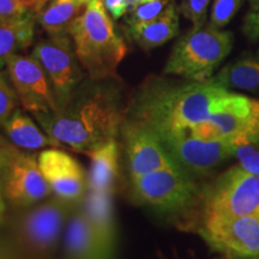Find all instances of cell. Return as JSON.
Masks as SVG:
<instances>
[{
    "instance_id": "e575fe53",
    "label": "cell",
    "mask_w": 259,
    "mask_h": 259,
    "mask_svg": "<svg viewBox=\"0 0 259 259\" xmlns=\"http://www.w3.org/2000/svg\"><path fill=\"white\" fill-rule=\"evenodd\" d=\"M19 2H21L23 5L27 6L28 9H30L32 12H34L35 6H36V0H19Z\"/></svg>"
},
{
    "instance_id": "5b68a950",
    "label": "cell",
    "mask_w": 259,
    "mask_h": 259,
    "mask_svg": "<svg viewBox=\"0 0 259 259\" xmlns=\"http://www.w3.org/2000/svg\"><path fill=\"white\" fill-rule=\"evenodd\" d=\"M234 36L211 24L193 25L170 52L163 73L186 80L206 82L231 53Z\"/></svg>"
},
{
    "instance_id": "83f0119b",
    "label": "cell",
    "mask_w": 259,
    "mask_h": 259,
    "mask_svg": "<svg viewBox=\"0 0 259 259\" xmlns=\"http://www.w3.org/2000/svg\"><path fill=\"white\" fill-rule=\"evenodd\" d=\"M211 0H183L180 11L187 19L192 22L193 25L205 24L206 11Z\"/></svg>"
},
{
    "instance_id": "f1b7e54d",
    "label": "cell",
    "mask_w": 259,
    "mask_h": 259,
    "mask_svg": "<svg viewBox=\"0 0 259 259\" xmlns=\"http://www.w3.org/2000/svg\"><path fill=\"white\" fill-rule=\"evenodd\" d=\"M242 31L250 41L259 40V0L251 2V9L244 18Z\"/></svg>"
},
{
    "instance_id": "2e32d148",
    "label": "cell",
    "mask_w": 259,
    "mask_h": 259,
    "mask_svg": "<svg viewBox=\"0 0 259 259\" xmlns=\"http://www.w3.org/2000/svg\"><path fill=\"white\" fill-rule=\"evenodd\" d=\"M95 233L103 259H113L116 245V227L113 210V193L87 191L80 200Z\"/></svg>"
},
{
    "instance_id": "ffe728a7",
    "label": "cell",
    "mask_w": 259,
    "mask_h": 259,
    "mask_svg": "<svg viewBox=\"0 0 259 259\" xmlns=\"http://www.w3.org/2000/svg\"><path fill=\"white\" fill-rule=\"evenodd\" d=\"M131 40L142 50L150 51L176 37L179 32V15L174 0H170L164 11L149 23L127 28Z\"/></svg>"
},
{
    "instance_id": "f35d334b",
    "label": "cell",
    "mask_w": 259,
    "mask_h": 259,
    "mask_svg": "<svg viewBox=\"0 0 259 259\" xmlns=\"http://www.w3.org/2000/svg\"><path fill=\"white\" fill-rule=\"evenodd\" d=\"M147 2H156V0H143L142 3H147Z\"/></svg>"
},
{
    "instance_id": "e0dca14e",
    "label": "cell",
    "mask_w": 259,
    "mask_h": 259,
    "mask_svg": "<svg viewBox=\"0 0 259 259\" xmlns=\"http://www.w3.org/2000/svg\"><path fill=\"white\" fill-rule=\"evenodd\" d=\"M90 158L88 191L100 193H114L121 167L119 138L87 154Z\"/></svg>"
},
{
    "instance_id": "7a4b0ae2",
    "label": "cell",
    "mask_w": 259,
    "mask_h": 259,
    "mask_svg": "<svg viewBox=\"0 0 259 259\" xmlns=\"http://www.w3.org/2000/svg\"><path fill=\"white\" fill-rule=\"evenodd\" d=\"M127 103L108 80L84 79L59 111L32 115L42 130L65 148L88 154L119 138Z\"/></svg>"
},
{
    "instance_id": "9c48e42d",
    "label": "cell",
    "mask_w": 259,
    "mask_h": 259,
    "mask_svg": "<svg viewBox=\"0 0 259 259\" xmlns=\"http://www.w3.org/2000/svg\"><path fill=\"white\" fill-rule=\"evenodd\" d=\"M197 232L212 251L226 259L259 257V215H202Z\"/></svg>"
},
{
    "instance_id": "8fae6325",
    "label": "cell",
    "mask_w": 259,
    "mask_h": 259,
    "mask_svg": "<svg viewBox=\"0 0 259 259\" xmlns=\"http://www.w3.org/2000/svg\"><path fill=\"white\" fill-rule=\"evenodd\" d=\"M119 144L127 180L177 166L153 131L126 116L119 132Z\"/></svg>"
},
{
    "instance_id": "8992f818",
    "label": "cell",
    "mask_w": 259,
    "mask_h": 259,
    "mask_svg": "<svg viewBox=\"0 0 259 259\" xmlns=\"http://www.w3.org/2000/svg\"><path fill=\"white\" fill-rule=\"evenodd\" d=\"M128 194L137 205L167 215L190 211L202 196L193 177L178 166L128 179Z\"/></svg>"
},
{
    "instance_id": "4fadbf2b",
    "label": "cell",
    "mask_w": 259,
    "mask_h": 259,
    "mask_svg": "<svg viewBox=\"0 0 259 259\" xmlns=\"http://www.w3.org/2000/svg\"><path fill=\"white\" fill-rule=\"evenodd\" d=\"M162 144L178 167L191 177L205 176L233 157L235 145L226 141H202L189 134L162 139Z\"/></svg>"
},
{
    "instance_id": "6da1fadb",
    "label": "cell",
    "mask_w": 259,
    "mask_h": 259,
    "mask_svg": "<svg viewBox=\"0 0 259 259\" xmlns=\"http://www.w3.org/2000/svg\"><path fill=\"white\" fill-rule=\"evenodd\" d=\"M235 94L209 82L150 79L127 103L126 118L145 126L162 141L209 120Z\"/></svg>"
},
{
    "instance_id": "7c38bea8",
    "label": "cell",
    "mask_w": 259,
    "mask_h": 259,
    "mask_svg": "<svg viewBox=\"0 0 259 259\" xmlns=\"http://www.w3.org/2000/svg\"><path fill=\"white\" fill-rule=\"evenodd\" d=\"M5 66L25 112L35 115L59 109L47 74L35 58L15 54L9 58Z\"/></svg>"
},
{
    "instance_id": "ba28073f",
    "label": "cell",
    "mask_w": 259,
    "mask_h": 259,
    "mask_svg": "<svg viewBox=\"0 0 259 259\" xmlns=\"http://www.w3.org/2000/svg\"><path fill=\"white\" fill-rule=\"evenodd\" d=\"M203 215H259V176L239 166L229 168L200 196Z\"/></svg>"
},
{
    "instance_id": "44dd1931",
    "label": "cell",
    "mask_w": 259,
    "mask_h": 259,
    "mask_svg": "<svg viewBox=\"0 0 259 259\" xmlns=\"http://www.w3.org/2000/svg\"><path fill=\"white\" fill-rule=\"evenodd\" d=\"M31 14L18 18H0V69L10 57L27 51L32 45L35 21Z\"/></svg>"
},
{
    "instance_id": "d6a6232c",
    "label": "cell",
    "mask_w": 259,
    "mask_h": 259,
    "mask_svg": "<svg viewBox=\"0 0 259 259\" xmlns=\"http://www.w3.org/2000/svg\"><path fill=\"white\" fill-rule=\"evenodd\" d=\"M0 259H16L14 257V254H12V252L10 251L8 245H5L4 248L0 251Z\"/></svg>"
},
{
    "instance_id": "3957f363",
    "label": "cell",
    "mask_w": 259,
    "mask_h": 259,
    "mask_svg": "<svg viewBox=\"0 0 259 259\" xmlns=\"http://www.w3.org/2000/svg\"><path fill=\"white\" fill-rule=\"evenodd\" d=\"M74 53L92 80H119L118 67L127 47L116 34L101 0H89L70 31Z\"/></svg>"
},
{
    "instance_id": "603a6c76",
    "label": "cell",
    "mask_w": 259,
    "mask_h": 259,
    "mask_svg": "<svg viewBox=\"0 0 259 259\" xmlns=\"http://www.w3.org/2000/svg\"><path fill=\"white\" fill-rule=\"evenodd\" d=\"M88 3L84 0H52L37 15V21L50 36L70 35L71 29Z\"/></svg>"
},
{
    "instance_id": "ac0fdd59",
    "label": "cell",
    "mask_w": 259,
    "mask_h": 259,
    "mask_svg": "<svg viewBox=\"0 0 259 259\" xmlns=\"http://www.w3.org/2000/svg\"><path fill=\"white\" fill-rule=\"evenodd\" d=\"M64 231L65 259H103L80 202L70 215Z\"/></svg>"
},
{
    "instance_id": "1f68e13d",
    "label": "cell",
    "mask_w": 259,
    "mask_h": 259,
    "mask_svg": "<svg viewBox=\"0 0 259 259\" xmlns=\"http://www.w3.org/2000/svg\"><path fill=\"white\" fill-rule=\"evenodd\" d=\"M0 169H2V153H0ZM6 205L4 196H3V190H2V180H0V227L5 223V213H6Z\"/></svg>"
},
{
    "instance_id": "277c9868",
    "label": "cell",
    "mask_w": 259,
    "mask_h": 259,
    "mask_svg": "<svg viewBox=\"0 0 259 259\" xmlns=\"http://www.w3.org/2000/svg\"><path fill=\"white\" fill-rule=\"evenodd\" d=\"M79 202L54 196L29 208L17 210L9 225L8 247L14 257L53 258L67 220Z\"/></svg>"
},
{
    "instance_id": "cb8c5ba5",
    "label": "cell",
    "mask_w": 259,
    "mask_h": 259,
    "mask_svg": "<svg viewBox=\"0 0 259 259\" xmlns=\"http://www.w3.org/2000/svg\"><path fill=\"white\" fill-rule=\"evenodd\" d=\"M169 2L170 0H156V2L141 3L135 6L134 9L130 10V16L126 21L127 28L138 27V25L154 21L164 11Z\"/></svg>"
},
{
    "instance_id": "5bb4252c",
    "label": "cell",
    "mask_w": 259,
    "mask_h": 259,
    "mask_svg": "<svg viewBox=\"0 0 259 259\" xmlns=\"http://www.w3.org/2000/svg\"><path fill=\"white\" fill-rule=\"evenodd\" d=\"M37 162L54 196L71 202L82 200L88 191V174L76 158L60 148H50L37 155Z\"/></svg>"
},
{
    "instance_id": "4dcf8cb0",
    "label": "cell",
    "mask_w": 259,
    "mask_h": 259,
    "mask_svg": "<svg viewBox=\"0 0 259 259\" xmlns=\"http://www.w3.org/2000/svg\"><path fill=\"white\" fill-rule=\"evenodd\" d=\"M106 11L112 16L113 19H119L127 11L128 5L126 0H101Z\"/></svg>"
},
{
    "instance_id": "d4e9b609",
    "label": "cell",
    "mask_w": 259,
    "mask_h": 259,
    "mask_svg": "<svg viewBox=\"0 0 259 259\" xmlns=\"http://www.w3.org/2000/svg\"><path fill=\"white\" fill-rule=\"evenodd\" d=\"M241 3L242 0H213L209 23L219 29L226 27L240 9Z\"/></svg>"
},
{
    "instance_id": "d590c367",
    "label": "cell",
    "mask_w": 259,
    "mask_h": 259,
    "mask_svg": "<svg viewBox=\"0 0 259 259\" xmlns=\"http://www.w3.org/2000/svg\"><path fill=\"white\" fill-rule=\"evenodd\" d=\"M126 2H127L128 9L131 10V9H134L135 6H137L138 4H141V3L143 2V0H126Z\"/></svg>"
},
{
    "instance_id": "ab89813d",
    "label": "cell",
    "mask_w": 259,
    "mask_h": 259,
    "mask_svg": "<svg viewBox=\"0 0 259 259\" xmlns=\"http://www.w3.org/2000/svg\"><path fill=\"white\" fill-rule=\"evenodd\" d=\"M84 2H87V3H88V2H89V0H84Z\"/></svg>"
},
{
    "instance_id": "8d00e7d4",
    "label": "cell",
    "mask_w": 259,
    "mask_h": 259,
    "mask_svg": "<svg viewBox=\"0 0 259 259\" xmlns=\"http://www.w3.org/2000/svg\"><path fill=\"white\" fill-rule=\"evenodd\" d=\"M158 259H183V258L177 257V255H174L173 258H168V257H166V255H163L162 253H158Z\"/></svg>"
},
{
    "instance_id": "7402d4cb",
    "label": "cell",
    "mask_w": 259,
    "mask_h": 259,
    "mask_svg": "<svg viewBox=\"0 0 259 259\" xmlns=\"http://www.w3.org/2000/svg\"><path fill=\"white\" fill-rule=\"evenodd\" d=\"M206 82L227 90L259 92V54L240 58L226 65Z\"/></svg>"
},
{
    "instance_id": "484cf974",
    "label": "cell",
    "mask_w": 259,
    "mask_h": 259,
    "mask_svg": "<svg viewBox=\"0 0 259 259\" xmlns=\"http://www.w3.org/2000/svg\"><path fill=\"white\" fill-rule=\"evenodd\" d=\"M21 106L19 99L12 84L8 82L5 74L0 69V125H3L8 119L17 111Z\"/></svg>"
},
{
    "instance_id": "30bf717a",
    "label": "cell",
    "mask_w": 259,
    "mask_h": 259,
    "mask_svg": "<svg viewBox=\"0 0 259 259\" xmlns=\"http://www.w3.org/2000/svg\"><path fill=\"white\" fill-rule=\"evenodd\" d=\"M30 56L45 70L56 96L58 108H63L87 77L74 53L72 38L70 35L50 36L37 42Z\"/></svg>"
},
{
    "instance_id": "60d3db41",
    "label": "cell",
    "mask_w": 259,
    "mask_h": 259,
    "mask_svg": "<svg viewBox=\"0 0 259 259\" xmlns=\"http://www.w3.org/2000/svg\"><path fill=\"white\" fill-rule=\"evenodd\" d=\"M251 2H253V0H250V3H251Z\"/></svg>"
},
{
    "instance_id": "7bdbcfd3",
    "label": "cell",
    "mask_w": 259,
    "mask_h": 259,
    "mask_svg": "<svg viewBox=\"0 0 259 259\" xmlns=\"http://www.w3.org/2000/svg\"><path fill=\"white\" fill-rule=\"evenodd\" d=\"M258 54H259V51H258Z\"/></svg>"
},
{
    "instance_id": "b9f144b4",
    "label": "cell",
    "mask_w": 259,
    "mask_h": 259,
    "mask_svg": "<svg viewBox=\"0 0 259 259\" xmlns=\"http://www.w3.org/2000/svg\"><path fill=\"white\" fill-rule=\"evenodd\" d=\"M254 259H259V257L258 258H254Z\"/></svg>"
},
{
    "instance_id": "9a60e30c",
    "label": "cell",
    "mask_w": 259,
    "mask_h": 259,
    "mask_svg": "<svg viewBox=\"0 0 259 259\" xmlns=\"http://www.w3.org/2000/svg\"><path fill=\"white\" fill-rule=\"evenodd\" d=\"M210 122L219 139L234 145L259 143V100L235 94L221 112L213 114Z\"/></svg>"
},
{
    "instance_id": "4316f807",
    "label": "cell",
    "mask_w": 259,
    "mask_h": 259,
    "mask_svg": "<svg viewBox=\"0 0 259 259\" xmlns=\"http://www.w3.org/2000/svg\"><path fill=\"white\" fill-rule=\"evenodd\" d=\"M233 156L238 160L242 169L259 176V148H255L254 144L235 145Z\"/></svg>"
},
{
    "instance_id": "74e56055",
    "label": "cell",
    "mask_w": 259,
    "mask_h": 259,
    "mask_svg": "<svg viewBox=\"0 0 259 259\" xmlns=\"http://www.w3.org/2000/svg\"><path fill=\"white\" fill-rule=\"evenodd\" d=\"M4 244H2V242H0V251H2L3 250V248H4Z\"/></svg>"
},
{
    "instance_id": "52a82bcc",
    "label": "cell",
    "mask_w": 259,
    "mask_h": 259,
    "mask_svg": "<svg viewBox=\"0 0 259 259\" xmlns=\"http://www.w3.org/2000/svg\"><path fill=\"white\" fill-rule=\"evenodd\" d=\"M0 153V180L6 205L21 210L51 197L52 190L42 176L36 155L22 150L2 135Z\"/></svg>"
},
{
    "instance_id": "836d02e7",
    "label": "cell",
    "mask_w": 259,
    "mask_h": 259,
    "mask_svg": "<svg viewBox=\"0 0 259 259\" xmlns=\"http://www.w3.org/2000/svg\"><path fill=\"white\" fill-rule=\"evenodd\" d=\"M48 3V0H36V6H35V10L34 12L36 15L40 14V12L44 10L45 6H46V4Z\"/></svg>"
},
{
    "instance_id": "d6986e66",
    "label": "cell",
    "mask_w": 259,
    "mask_h": 259,
    "mask_svg": "<svg viewBox=\"0 0 259 259\" xmlns=\"http://www.w3.org/2000/svg\"><path fill=\"white\" fill-rule=\"evenodd\" d=\"M0 130L12 144L22 150L35 151L41 149L64 147L59 141L47 135L40 125H37L30 116L19 108L14 112V114L4 124L0 125Z\"/></svg>"
},
{
    "instance_id": "f546056e",
    "label": "cell",
    "mask_w": 259,
    "mask_h": 259,
    "mask_svg": "<svg viewBox=\"0 0 259 259\" xmlns=\"http://www.w3.org/2000/svg\"><path fill=\"white\" fill-rule=\"evenodd\" d=\"M31 14L19 0H0V18H18Z\"/></svg>"
}]
</instances>
